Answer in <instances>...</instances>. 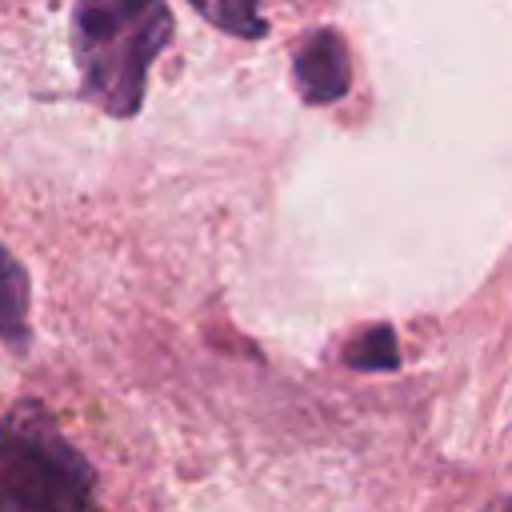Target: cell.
<instances>
[{
    "label": "cell",
    "mask_w": 512,
    "mask_h": 512,
    "mask_svg": "<svg viewBox=\"0 0 512 512\" xmlns=\"http://www.w3.org/2000/svg\"><path fill=\"white\" fill-rule=\"evenodd\" d=\"M168 36L172 16L164 0H76L72 56L84 96L108 116H132Z\"/></svg>",
    "instance_id": "cell-1"
},
{
    "label": "cell",
    "mask_w": 512,
    "mask_h": 512,
    "mask_svg": "<svg viewBox=\"0 0 512 512\" xmlns=\"http://www.w3.org/2000/svg\"><path fill=\"white\" fill-rule=\"evenodd\" d=\"M0 512H92V468L44 412L0 420Z\"/></svg>",
    "instance_id": "cell-2"
},
{
    "label": "cell",
    "mask_w": 512,
    "mask_h": 512,
    "mask_svg": "<svg viewBox=\"0 0 512 512\" xmlns=\"http://www.w3.org/2000/svg\"><path fill=\"white\" fill-rule=\"evenodd\" d=\"M488 512H512V500H500V504H492Z\"/></svg>",
    "instance_id": "cell-7"
},
{
    "label": "cell",
    "mask_w": 512,
    "mask_h": 512,
    "mask_svg": "<svg viewBox=\"0 0 512 512\" xmlns=\"http://www.w3.org/2000/svg\"><path fill=\"white\" fill-rule=\"evenodd\" d=\"M292 72H296V88L308 104H332L348 92V48L336 32H316L304 40V48L296 52L292 60Z\"/></svg>",
    "instance_id": "cell-3"
},
{
    "label": "cell",
    "mask_w": 512,
    "mask_h": 512,
    "mask_svg": "<svg viewBox=\"0 0 512 512\" xmlns=\"http://www.w3.org/2000/svg\"><path fill=\"white\" fill-rule=\"evenodd\" d=\"M344 360H348L352 368H360V372H392V368L400 364V356H396V332H392L388 324L364 328V332L348 344Z\"/></svg>",
    "instance_id": "cell-6"
},
{
    "label": "cell",
    "mask_w": 512,
    "mask_h": 512,
    "mask_svg": "<svg viewBox=\"0 0 512 512\" xmlns=\"http://www.w3.org/2000/svg\"><path fill=\"white\" fill-rule=\"evenodd\" d=\"M212 28L240 36V40H260L264 20H260V0H188Z\"/></svg>",
    "instance_id": "cell-5"
},
{
    "label": "cell",
    "mask_w": 512,
    "mask_h": 512,
    "mask_svg": "<svg viewBox=\"0 0 512 512\" xmlns=\"http://www.w3.org/2000/svg\"><path fill=\"white\" fill-rule=\"evenodd\" d=\"M28 332V272L0 248V340L20 344Z\"/></svg>",
    "instance_id": "cell-4"
}]
</instances>
